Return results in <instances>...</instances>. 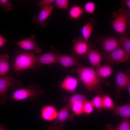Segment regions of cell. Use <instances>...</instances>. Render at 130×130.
<instances>
[{"mask_svg": "<svg viewBox=\"0 0 130 130\" xmlns=\"http://www.w3.org/2000/svg\"><path fill=\"white\" fill-rule=\"evenodd\" d=\"M75 71L87 90L100 93L101 89L100 85L103 80L98 76L94 67L80 65L77 66Z\"/></svg>", "mask_w": 130, "mask_h": 130, "instance_id": "cell-1", "label": "cell"}, {"mask_svg": "<svg viewBox=\"0 0 130 130\" xmlns=\"http://www.w3.org/2000/svg\"><path fill=\"white\" fill-rule=\"evenodd\" d=\"M44 93V91L40 90L38 85L33 84L28 86L27 88H20L13 91L11 98L17 101L27 98L31 102L37 101Z\"/></svg>", "mask_w": 130, "mask_h": 130, "instance_id": "cell-2", "label": "cell"}, {"mask_svg": "<svg viewBox=\"0 0 130 130\" xmlns=\"http://www.w3.org/2000/svg\"><path fill=\"white\" fill-rule=\"evenodd\" d=\"M37 65L36 55L33 52H25L19 54L16 58L12 66L15 72L35 69Z\"/></svg>", "mask_w": 130, "mask_h": 130, "instance_id": "cell-3", "label": "cell"}, {"mask_svg": "<svg viewBox=\"0 0 130 130\" xmlns=\"http://www.w3.org/2000/svg\"><path fill=\"white\" fill-rule=\"evenodd\" d=\"M113 15L114 19L110 25L119 34L125 32L128 21V18L130 16L129 10L121 7L114 12Z\"/></svg>", "mask_w": 130, "mask_h": 130, "instance_id": "cell-4", "label": "cell"}, {"mask_svg": "<svg viewBox=\"0 0 130 130\" xmlns=\"http://www.w3.org/2000/svg\"><path fill=\"white\" fill-rule=\"evenodd\" d=\"M20 84L12 76H0V103L3 104L8 101V98L6 94L10 87L16 85L20 87Z\"/></svg>", "mask_w": 130, "mask_h": 130, "instance_id": "cell-5", "label": "cell"}, {"mask_svg": "<svg viewBox=\"0 0 130 130\" xmlns=\"http://www.w3.org/2000/svg\"><path fill=\"white\" fill-rule=\"evenodd\" d=\"M130 54L120 47L111 52H105L104 56L110 61L120 63L129 61Z\"/></svg>", "mask_w": 130, "mask_h": 130, "instance_id": "cell-6", "label": "cell"}, {"mask_svg": "<svg viewBox=\"0 0 130 130\" xmlns=\"http://www.w3.org/2000/svg\"><path fill=\"white\" fill-rule=\"evenodd\" d=\"M36 37V35L34 34L26 39L13 43L24 50L32 51L34 53L39 54L41 52L42 49L35 42Z\"/></svg>", "mask_w": 130, "mask_h": 130, "instance_id": "cell-7", "label": "cell"}, {"mask_svg": "<svg viewBox=\"0 0 130 130\" xmlns=\"http://www.w3.org/2000/svg\"><path fill=\"white\" fill-rule=\"evenodd\" d=\"M70 107L69 106L66 105L58 112L57 117L52 124L58 127L59 130H62L66 121L69 120L72 121L74 119V115L69 113Z\"/></svg>", "mask_w": 130, "mask_h": 130, "instance_id": "cell-8", "label": "cell"}, {"mask_svg": "<svg viewBox=\"0 0 130 130\" xmlns=\"http://www.w3.org/2000/svg\"><path fill=\"white\" fill-rule=\"evenodd\" d=\"M54 7L52 5L42 8L39 14L32 18V20L41 27H45L47 24L46 20L52 13Z\"/></svg>", "mask_w": 130, "mask_h": 130, "instance_id": "cell-9", "label": "cell"}, {"mask_svg": "<svg viewBox=\"0 0 130 130\" xmlns=\"http://www.w3.org/2000/svg\"><path fill=\"white\" fill-rule=\"evenodd\" d=\"M78 56L74 53L69 55L59 54L58 63L66 68L73 65L79 66L80 65Z\"/></svg>", "mask_w": 130, "mask_h": 130, "instance_id": "cell-10", "label": "cell"}, {"mask_svg": "<svg viewBox=\"0 0 130 130\" xmlns=\"http://www.w3.org/2000/svg\"><path fill=\"white\" fill-rule=\"evenodd\" d=\"M58 54L52 52L36 55L37 65H50L58 63Z\"/></svg>", "mask_w": 130, "mask_h": 130, "instance_id": "cell-11", "label": "cell"}, {"mask_svg": "<svg viewBox=\"0 0 130 130\" xmlns=\"http://www.w3.org/2000/svg\"><path fill=\"white\" fill-rule=\"evenodd\" d=\"M88 43L81 36L78 38H75L73 41L74 53L78 56L86 54L89 49Z\"/></svg>", "mask_w": 130, "mask_h": 130, "instance_id": "cell-12", "label": "cell"}, {"mask_svg": "<svg viewBox=\"0 0 130 130\" xmlns=\"http://www.w3.org/2000/svg\"><path fill=\"white\" fill-rule=\"evenodd\" d=\"M116 88L118 92L127 89L130 85V76L122 71H119L116 77Z\"/></svg>", "mask_w": 130, "mask_h": 130, "instance_id": "cell-13", "label": "cell"}, {"mask_svg": "<svg viewBox=\"0 0 130 130\" xmlns=\"http://www.w3.org/2000/svg\"><path fill=\"white\" fill-rule=\"evenodd\" d=\"M78 79L68 74L62 82L60 88L67 91L74 93L77 87Z\"/></svg>", "mask_w": 130, "mask_h": 130, "instance_id": "cell-14", "label": "cell"}, {"mask_svg": "<svg viewBox=\"0 0 130 130\" xmlns=\"http://www.w3.org/2000/svg\"><path fill=\"white\" fill-rule=\"evenodd\" d=\"M102 47L105 52H111L121 47L118 39L112 36L104 39L102 43Z\"/></svg>", "mask_w": 130, "mask_h": 130, "instance_id": "cell-15", "label": "cell"}, {"mask_svg": "<svg viewBox=\"0 0 130 130\" xmlns=\"http://www.w3.org/2000/svg\"><path fill=\"white\" fill-rule=\"evenodd\" d=\"M58 112L55 108L51 105H46L42 108L41 111L42 118L45 120L50 121L55 119Z\"/></svg>", "mask_w": 130, "mask_h": 130, "instance_id": "cell-16", "label": "cell"}, {"mask_svg": "<svg viewBox=\"0 0 130 130\" xmlns=\"http://www.w3.org/2000/svg\"><path fill=\"white\" fill-rule=\"evenodd\" d=\"M89 61L93 66L98 67L100 66L102 58L101 54L93 49H89L86 54Z\"/></svg>", "mask_w": 130, "mask_h": 130, "instance_id": "cell-17", "label": "cell"}, {"mask_svg": "<svg viewBox=\"0 0 130 130\" xmlns=\"http://www.w3.org/2000/svg\"><path fill=\"white\" fill-rule=\"evenodd\" d=\"M9 57L7 53L0 54V76H6L8 72L10 65L8 61Z\"/></svg>", "mask_w": 130, "mask_h": 130, "instance_id": "cell-18", "label": "cell"}, {"mask_svg": "<svg viewBox=\"0 0 130 130\" xmlns=\"http://www.w3.org/2000/svg\"><path fill=\"white\" fill-rule=\"evenodd\" d=\"M114 113L125 118L130 117V103L121 105L114 106L112 110Z\"/></svg>", "mask_w": 130, "mask_h": 130, "instance_id": "cell-19", "label": "cell"}, {"mask_svg": "<svg viewBox=\"0 0 130 130\" xmlns=\"http://www.w3.org/2000/svg\"><path fill=\"white\" fill-rule=\"evenodd\" d=\"M63 100L66 102V105L70 107L73 104L78 103H82L87 100L86 97L84 95L80 94H74L69 97L65 96Z\"/></svg>", "mask_w": 130, "mask_h": 130, "instance_id": "cell-20", "label": "cell"}, {"mask_svg": "<svg viewBox=\"0 0 130 130\" xmlns=\"http://www.w3.org/2000/svg\"><path fill=\"white\" fill-rule=\"evenodd\" d=\"M96 71L98 76L101 78L110 76L113 72L111 66L109 65H100L96 67Z\"/></svg>", "mask_w": 130, "mask_h": 130, "instance_id": "cell-21", "label": "cell"}, {"mask_svg": "<svg viewBox=\"0 0 130 130\" xmlns=\"http://www.w3.org/2000/svg\"><path fill=\"white\" fill-rule=\"evenodd\" d=\"M94 25L93 23L89 22L82 26L81 30L82 35L81 36L88 43Z\"/></svg>", "mask_w": 130, "mask_h": 130, "instance_id": "cell-22", "label": "cell"}, {"mask_svg": "<svg viewBox=\"0 0 130 130\" xmlns=\"http://www.w3.org/2000/svg\"><path fill=\"white\" fill-rule=\"evenodd\" d=\"M84 13V10L80 6L76 5L72 6L68 12L71 19H77L80 17Z\"/></svg>", "mask_w": 130, "mask_h": 130, "instance_id": "cell-23", "label": "cell"}, {"mask_svg": "<svg viewBox=\"0 0 130 130\" xmlns=\"http://www.w3.org/2000/svg\"><path fill=\"white\" fill-rule=\"evenodd\" d=\"M121 46L129 53L130 54V39L125 32L120 34L118 39Z\"/></svg>", "mask_w": 130, "mask_h": 130, "instance_id": "cell-24", "label": "cell"}, {"mask_svg": "<svg viewBox=\"0 0 130 130\" xmlns=\"http://www.w3.org/2000/svg\"><path fill=\"white\" fill-rule=\"evenodd\" d=\"M102 99L103 108L105 110H112L115 106L110 97L108 94H106L102 98Z\"/></svg>", "mask_w": 130, "mask_h": 130, "instance_id": "cell-25", "label": "cell"}, {"mask_svg": "<svg viewBox=\"0 0 130 130\" xmlns=\"http://www.w3.org/2000/svg\"><path fill=\"white\" fill-rule=\"evenodd\" d=\"M90 102L97 110H100L103 108L102 98L99 95L96 96Z\"/></svg>", "mask_w": 130, "mask_h": 130, "instance_id": "cell-26", "label": "cell"}, {"mask_svg": "<svg viewBox=\"0 0 130 130\" xmlns=\"http://www.w3.org/2000/svg\"><path fill=\"white\" fill-rule=\"evenodd\" d=\"M113 130H130V121L124 118L121 123Z\"/></svg>", "mask_w": 130, "mask_h": 130, "instance_id": "cell-27", "label": "cell"}, {"mask_svg": "<svg viewBox=\"0 0 130 130\" xmlns=\"http://www.w3.org/2000/svg\"><path fill=\"white\" fill-rule=\"evenodd\" d=\"M72 110L73 113L77 115H80L83 112V103H78L72 104Z\"/></svg>", "mask_w": 130, "mask_h": 130, "instance_id": "cell-28", "label": "cell"}, {"mask_svg": "<svg viewBox=\"0 0 130 130\" xmlns=\"http://www.w3.org/2000/svg\"><path fill=\"white\" fill-rule=\"evenodd\" d=\"M84 9L87 13L91 14L94 13L96 9L95 3L92 1H89L86 3L84 5Z\"/></svg>", "mask_w": 130, "mask_h": 130, "instance_id": "cell-29", "label": "cell"}, {"mask_svg": "<svg viewBox=\"0 0 130 130\" xmlns=\"http://www.w3.org/2000/svg\"><path fill=\"white\" fill-rule=\"evenodd\" d=\"M54 7L58 9H66L69 6L68 0H56L54 2Z\"/></svg>", "mask_w": 130, "mask_h": 130, "instance_id": "cell-30", "label": "cell"}, {"mask_svg": "<svg viewBox=\"0 0 130 130\" xmlns=\"http://www.w3.org/2000/svg\"><path fill=\"white\" fill-rule=\"evenodd\" d=\"M94 107L90 101L87 100L83 103V112L87 114H90L93 111Z\"/></svg>", "mask_w": 130, "mask_h": 130, "instance_id": "cell-31", "label": "cell"}, {"mask_svg": "<svg viewBox=\"0 0 130 130\" xmlns=\"http://www.w3.org/2000/svg\"><path fill=\"white\" fill-rule=\"evenodd\" d=\"M0 5L5 12L11 11L13 8L12 4L7 0H0Z\"/></svg>", "mask_w": 130, "mask_h": 130, "instance_id": "cell-32", "label": "cell"}, {"mask_svg": "<svg viewBox=\"0 0 130 130\" xmlns=\"http://www.w3.org/2000/svg\"><path fill=\"white\" fill-rule=\"evenodd\" d=\"M55 0H41L39 1L37 5L42 8L43 7L52 5Z\"/></svg>", "mask_w": 130, "mask_h": 130, "instance_id": "cell-33", "label": "cell"}, {"mask_svg": "<svg viewBox=\"0 0 130 130\" xmlns=\"http://www.w3.org/2000/svg\"><path fill=\"white\" fill-rule=\"evenodd\" d=\"M8 41L0 33V48L4 46Z\"/></svg>", "mask_w": 130, "mask_h": 130, "instance_id": "cell-34", "label": "cell"}, {"mask_svg": "<svg viewBox=\"0 0 130 130\" xmlns=\"http://www.w3.org/2000/svg\"><path fill=\"white\" fill-rule=\"evenodd\" d=\"M47 130H59L58 127L57 126L52 124L48 127Z\"/></svg>", "mask_w": 130, "mask_h": 130, "instance_id": "cell-35", "label": "cell"}, {"mask_svg": "<svg viewBox=\"0 0 130 130\" xmlns=\"http://www.w3.org/2000/svg\"><path fill=\"white\" fill-rule=\"evenodd\" d=\"M106 128L107 130H113V129L112 124H110L106 125Z\"/></svg>", "mask_w": 130, "mask_h": 130, "instance_id": "cell-36", "label": "cell"}, {"mask_svg": "<svg viewBox=\"0 0 130 130\" xmlns=\"http://www.w3.org/2000/svg\"><path fill=\"white\" fill-rule=\"evenodd\" d=\"M124 3L129 8H130V0H126L124 1Z\"/></svg>", "mask_w": 130, "mask_h": 130, "instance_id": "cell-37", "label": "cell"}, {"mask_svg": "<svg viewBox=\"0 0 130 130\" xmlns=\"http://www.w3.org/2000/svg\"><path fill=\"white\" fill-rule=\"evenodd\" d=\"M0 130H5V127L4 125L0 124Z\"/></svg>", "mask_w": 130, "mask_h": 130, "instance_id": "cell-38", "label": "cell"}]
</instances>
